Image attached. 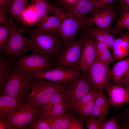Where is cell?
Instances as JSON below:
<instances>
[{
  "instance_id": "obj_1",
  "label": "cell",
  "mask_w": 129,
  "mask_h": 129,
  "mask_svg": "<svg viewBox=\"0 0 129 129\" xmlns=\"http://www.w3.org/2000/svg\"><path fill=\"white\" fill-rule=\"evenodd\" d=\"M32 42L31 50L38 52L54 60L64 44L58 34L52 32H43L34 29L29 30Z\"/></svg>"
},
{
  "instance_id": "obj_2",
  "label": "cell",
  "mask_w": 129,
  "mask_h": 129,
  "mask_svg": "<svg viewBox=\"0 0 129 129\" xmlns=\"http://www.w3.org/2000/svg\"><path fill=\"white\" fill-rule=\"evenodd\" d=\"M67 86V85L59 84L49 80L35 78L32 80V92L27 95L23 102L40 109L49 102L54 94L64 91Z\"/></svg>"
},
{
  "instance_id": "obj_3",
  "label": "cell",
  "mask_w": 129,
  "mask_h": 129,
  "mask_svg": "<svg viewBox=\"0 0 129 129\" xmlns=\"http://www.w3.org/2000/svg\"><path fill=\"white\" fill-rule=\"evenodd\" d=\"M50 11L58 17L60 23L58 33L64 43L73 42L85 25L72 13L54 4L50 3Z\"/></svg>"
},
{
  "instance_id": "obj_4",
  "label": "cell",
  "mask_w": 129,
  "mask_h": 129,
  "mask_svg": "<svg viewBox=\"0 0 129 129\" xmlns=\"http://www.w3.org/2000/svg\"><path fill=\"white\" fill-rule=\"evenodd\" d=\"M32 79L14 65L0 95H6L22 102L31 88Z\"/></svg>"
},
{
  "instance_id": "obj_5",
  "label": "cell",
  "mask_w": 129,
  "mask_h": 129,
  "mask_svg": "<svg viewBox=\"0 0 129 129\" xmlns=\"http://www.w3.org/2000/svg\"><path fill=\"white\" fill-rule=\"evenodd\" d=\"M85 33L84 30L77 39L64 43L59 54L54 60L56 66L60 65L78 70L81 69L82 51Z\"/></svg>"
},
{
  "instance_id": "obj_6",
  "label": "cell",
  "mask_w": 129,
  "mask_h": 129,
  "mask_svg": "<svg viewBox=\"0 0 129 129\" xmlns=\"http://www.w3.org/2000/svg\"><path fill=\"white\" fill-rule=\"evenodd\" d=\"M14 65L21 71L27 74H36L54 68V60L37 52L19 57Z\"/></svg>"
},
{
  "instance_id": "obj_7",
  "label": "cell",
  "mask_w": 129,
  "mask_h": 129,
  "mask_svg": "<svg viewBox=\"0 0 129 129\" xmlns=\"http://www.w3.org/2000/svg\"><path fill=\"white\" fill-rule=\"evenodd\" d=\"M94 88L88 79L87 71L82 72L78 78L67 85L64 92L69 112H75L76 104Z\"/></svg>"
},
{
  "instance_id": "obj_8",
  "label": "cell",
  "mask_w": 129,
  "mask_h": 129,
  "mask_svg": "<svg viewBox=\"0 0 129 129\" xmlns=\"http://www.w3.org/2000/svg\"><path fill=\"white\" fill-rule=\"evenodd\" d=\"M11 26L9 37L4 49L0 51L1 54H6L12 59L22 56L27 50H31V39L23 36L15 27L12 16L9 19Z\"/></svg>"
},
{
  "instance_id": "obj_9",
  "label": "cell",
  "mask_w": 129,
  "mask_h": 129,
  "mask_svg": "<svg viewBox=\"0 0 129 129\" xmlns=\"http://www.w3.org/2000/svg\"><path fill=\"white\" fill-rule=\"evenodd\" d=\"M41 113L40 109L23 102L15 113L6 115L4 119L12 125L13 129H26L32 126Z\"/></svg>"
},
{
  "instance_id": "obj_10",
  "label": "cell",
  "mask_w": 129,
  "mask_h": 129,
  "mask_svg": "<svg viewBox=\"0 0 129 129\" xmlns=\"http://www.w3.org/2000/svg\"><path fill=\"white\" fill-rule=\"evenodd\" d=\"M79 70L56 65L53 69L36 74H27L30 78L46 79L59 84L68 85L81 75Z\"/></svg>"
},
{
  "instance_id": "obj_11",
  "label": "cell",
  "mask_w": 129,
  "mask_h": 129,
  "mask_svg": "<svg viewBox=\"0 0 129 129\" xmlns=\"http://www.w3.org/2000/svg\"><path fill=\"white\" fill-rule=\"evenodd\" d=\"M87 72L88 79L95 88L103 90L111 83V70L109 64L96 59Z\"/></svg>"
},
{
  "instance_id": "obj_12",
  "label": "cell",
  "mask_w": 129,
  "mask_h": 129,
  "mask_svg": "<svg viewBox=\"0 0 129 129\" xmlns=\"http://www.w3.org/2000/svg\"><path fill=\"white\" fill-rule=\"evenodd\" d=\"M67 11L72 13L81 23H85L88 21L89 16L87 14L94 13L96 7L94 0H77L75 2L68 4Z\"/></svg>"
},
{
  "instance_id": "obj_13",
  "label": "cell",
  "mask_w": 129,
  "mask_h": 129,
  "mask_svg": "<svg viewBox=\"0 0 129 129\" xmlns=\"http://www.w3.org/2000/svg\"><path fill=\"white\" fill-rule=\"evenodd\" d=\"M105 88L110 105L114 110L120 106L129 103V90L123 85L111 83Z\"/></svg>"
},
{
  "instance_id": "obj_14",
  "label": "cell",
  "mask_w": 129,
  "mask_h": 129,
  "mask_svg": "<svg viewBox=\"0 0 129 129\" xmlns=\"http://www.w3.org/2000/svg\"><path fill=\"white\" fill-rule=\"evenodd\" d=\"M95 40L86 31L81 62V69L82 72L87 71L96 59Z\"/></svg>"
},
{
  "instance_id": "obj_15",
  "label": "cell",
  "mask_w": 129,
  "mask_h": 129,
  "mask_svg": "<svg viewBox=\"0 0 129 129\" xmlns=\"http://www.w3.org/2000/svg\"><path fill=\"white\" fill-rule=\"evenodd\" d=\"M116 8L112 5L98 10L91 17L93 24L98 28L111 30L112 22L116 15Z\"/></svg>"
},
{
  "instance_id": "obj_16",
  "label": "cell",
  "mask_w": 129,
  "mask_h": 129,
  "mask_svg": "<svg viewBox=\"0 0 129 129\" xmlns=\"http://www.w3.org/2000/svg\"><path fill=\"white\" fill-rule=\"evenodd\" d=\"M73 117L69 114L53 115L41 113L38 117L47 123L51 129H68L70 121Z\"/></svg>"
},
{
  "instance_id": "obj_17",
  "label": "cell",
  "mask_w": 129,
  "mask_h": 129,
  "mask_svg": "<svg viewBox=\"0 0 129 129\" xmlns=\"http://www.w3.org/2000/svg\"><path fill=\"white\" fill-rule=\"evenodd\" d=\"M111 48L115 60L118 61L127 56L129 54V32L116 38Z\"/></svg>"
},
{
  "instance_id": "obj_18",
  "label": "cell",
  "mask_w": 129,
  "mask_h": 129,
  "mask_svg": "<svg viewBox=\"0 0 129 129\" xmlns=\"http://www.w3.org/2000/svg\"><path fill=\"white\" fill-rule=\"evenodd\" d=\"M22 102L13 97L6 95L0 96V119H4L6 116L15 113Z\"/></svg>"
},
{
  "instance_id": "obj_19",
  "label": "cell",
  "mask_w": 129,
  "mask_h": 129,
  "mask_svg": "<svg viewBox=\"0 0 129 129\" xmlns=\"http://www.w3.org/2000/svg\"><path fill=\"white\" fill-rule=\"evenodd\" d=\"M111 70L113 83L121 84L129 71V56L118 61L113 65Z\"/></svg>"
},
{
  "instance_id": "obj_20",
  "label": "cell",
  "mask_w": 129,
  "mask_h": 129,
  "mask_svg": "<svg viewBox=\"0 0 129 129\" xmlns=\"http://www.w3.org/2000/svg\"><path fill=\"white\" fill-rule=\"evenodd\" d=\"M84 30L97 41L107 44L110 48L116 38L111 30L98 28L87 27Z\"/></svg>"
},
{
  "instance_id": "obj_21",
  "label": "cell",
  "mask_w": 129,
  "mask_h": 129,
  "mask_svg": "<svg viewBox=\"0 0 129 129\" xmlns=\"http://www.w3.org/2000/svg\"><path fill=\"white\" fill-rule=\"evenodd\" d=\"M60 25V21L55 15L48 16L38 22L36 28L37 31L45 32H52L58 34Z\"/></svg>"
},
{
  "instance_id": "obj_22",
  "label": "cell",
  "mask_w": 129,
  "mask_h": 129,
  "mask_svg": "<svg viewBox=\"0 0 129 129\" xmlns=\"http://www.w3.org/2000/svg\"><path fill=\"white\" fill-rule=\"evenodd\" d=\"M12 59L0 55V94L8 80L13 67Z\"/></svg>"
},
{
  "instance_id": "obj_23",
  "label": "cell",
  "mask_w": 129,
  "mask_h": 129,
  "mask_svg": "<svg viewBox=\"0 0 129 129\" xmlns=\"http://www.w3.org/2000/svg\"><path fill=\"white\" fill-rule=\"evenodd\" d=\"M121 11L118 21L115 25L111 29L114 35L118 34L122 35V30L129 25V8L121 6Z\"/></svg>"
},
{
  "instance_id": "obj_24",
  "label": "cell",
  "mask_w": 129,
  "mask_h": 129,
  "mask_svg": "<svg viewBox=\"0 0 129 129\" xmlns=\"http://www.w3.org/2000/svg\"><path fill=\"white\" fill-rule=\"evenodd\" d=\"M29 0H15L8 11L11 16L15 17L18 21L25 23L23 18V13Z\"/></svg>"
},
{
  "instance_id": "obj_25",
  "label": "cell",
  "mask_w": 129,
  "mask_h": 129,
  "mask_svg": "<svg viewBox=\"0 0 129 129\" xmlns=\"http://www.w3.org/2000/svg\"><path fill=\"white\" fill-rule=\"evenodd\" d=\"M31 5L38 16V21L46 18L48 16L50 11L51 7L48 0H31Z\"/></svg>"
},
{
  "instance_id": "obj_26",
  "label": "cell",
  "mask_w": 129,
  "mask_h": 129,
  "mask_svg": "<svg viewBox=\"0 0 129 129\" xmlns=\"http://www.w3.org/2000/svg\"><path fill=\"white\" fill-rule=\"evenodd\" d=\"M64 91L54 94L49 102L41 108V113L51 111L58 105L65 101L67 102L64 96Z\"/></svg>"
},
{
  "instance_id": "obj_27",
  "label": "cell",
  "mask_w": 129,
  "mask_h": 129,
  "mask_svg": "<svg viewBox=\"0 0 129 129\" xmlns=\"http://www.w3.org/2000/svg\"><path fill=\"white\" fill-rule=\"evenodd\" d=\"M9 20L0 24V51L3 50L4 49L10 35L11 26Z\"/></svg>"
},
{
  "instance_id": "obj_28",
  "label": "cell",
  "mask_w": 129,
  "mask_h": 129,
  "mask_svg": "<svg viewBox=\"0 0 129 129\" xmlns=\"http://www.w3.org/2000/svg\"><path fill=\"white\" fill-rule=\"evenodd\" d=\"M98 90L94 88L83 97L76 105L75 107V112L79 113L83 107L94 99L98 93Z\"/></svg>"
},
{
  "instance_id": "obj_29",
  "label": "cell",
  "mask_w": 129,
  "mask_h": 129,
  "mask_svg": "<svg viewBox=\"0 0 129 129\" xmlns=\"http://www.w3.org/2000/svg\"><path fill=\"white\" fill-rule=\"evenodd\" d=\"M95 105L98 107L108 112L110 104L108 99L102 92V90L99 89L95 99Z\"/></svg>"
},
{
  "instance_id": "obj_30",
  "label": "cell",
  "mask_w": 129,
  "mask_h": 129,
  "mask_svg": "<svg viewBox=\"0 0 129 129\" xmlns=\"http://www.w3.org/2000/svg\"><path fill=\"white\" fill-rule=\"evenodd\" d=\"M95 46L96 51L105 56L111 63L114 62L115 60L110 51V48L107 44L95 40Z\"/></svg>"
},
{
  "instance_id": "obj_31",
  "label": "cell",
  "mask_w": 129,
  "mask_h": 129,
  "mask_svg": "<svg viewBox=\"0 0 129 129\" xmlns=\"http://www.w3.org/2000/svg\"><path fill=\"white\" fill-rule=\"evenodd\" d=\"M22 16L24 23H32L38 20V15L32 5L25 8Z\"/></svg>"
},
{
  "instance_id": "obj_32",
  "label": "cell",
  "mask_w": 129,
  "mask_h": 129,
  "mask_svg": "<svg viewBox=\"0 0 129 129\" xmlns=\"http://www.w3.org/2000/svg\"><path fill=\"white\" fill-rule=\"evenodd\" d=\"M115 113L107 120L103 122L100 129H123L118 123Z\"/></svg>"
},
{
  "instance_id": "obj_33",
  "label": "cell",
  "mask_w": 129,
  "mask_h": 129,
  "mask_svg": "<svg viewBox=\"0 0 129 129\" xmlns=\"http://www.w3.org/2000/svg\"><path fill=\"white\" fill-rule=\"evenodd\" d=\"M86 118L83 122L87 129H100L103 123L100 119L90 116Z\"/></svg>"
},
{
  "instance_id": "obj_34",
  "label": "cell",
  "mask_w": 129,
  "mask_h": 129,
  "mask_svg": "<svg viewBox=\"0 0 129 129\" xmlns=\"http://www.w3.org/2000/svg\"><path fill=\"white\" fill-rule=\"evenodd\" d=\"M68 110L67 102L65 101L56 106L51 111L44 113L53 115H63L68 114Z\"/></svg>"
},
{
  "instance_id": "obj_35",
  "label": "cell",
  "mask_w": 129,
  "mask_h": 129,
  "mask_svg": "<svg viewBox=\"0 0 129 129\" xmlns=\"http://www.w3.org/2000/svg\"><path fill=\"white\" fill-rule=\"evenodd\" d=\"M108 112L94 105L90 116L100 119L103 122L106 121Z\"/></svg>"
},
{
  "instance_id": "obj_36",
  "label": "cell",
  "mask_w": 129,
  "mask_h": 129,
  "mask_svg": "<svg viewBox=\"0 0 129 129\" xmlns=\"http://www.w3.org/2000/svg\"><path fill=\"white\" fill-rule=\"evenodd\" d=\"M95 99L85 105L79 112L83 120L90 116L95 105Z\"/></svg>"
},
{
  "instance_id": "obj_37",
  "label": "cell",
  "mask_w": 129,
  "mask_h": 129,
  "mask_svg": "<svg viewBox=\"0 0 129 129\" xmlns=\"http://www.w3.org/2000/svg\"><path fill=\"white\" fill-rule=\"evenodd\" d=\"M31 128L34 129H51L49 124L38 117L34 121Z\"/></svg>"
},
{
  "instance_id": "obj_38",
  "label": "cell",
  "mask_w": 129,
  "mask_h": 129,
  "mask_svg": "<svg viewBox=\"0 0 129 129\" xmlns=\"http://www.w3.org/2000/svg\"><path fill=\"white\" fill-rule=\"evenodd\" d=\"M84 125L83 121L78 117H73L70 121L68 129H83Z\"/></svg>"
},
{
  "instance_id": "obj_39",
  "label": "cell",
  "mask_w": 129,
  "mask_h": 129,
  "mask_svg": "<svg viewBox=\"0 0 129 129\" xmlns=\"http://www.w3.org/2000/svg\"><path fill=\"white\" fill-rule=\"evenodd\" d=\"M116 0H94L96 7L95 12L112 5Z\"/></svg>"
},
{
  "instance_id": "obj_40",
  "label": "cell",
  "mask_w": 129,
  "mask_h": 129,
  "mask_svg": "<svg viewBox=\"0 0 129 129\" xmlns=\"http://www.w3.org/2000/svg\"><path fill=\"white\" fill-rule=\"evenodd\" d=\"M15 0H0V8L5 9L6 11L10 8Z\"/></svg>"
},
{
  "instance_id": "obj_41",
  "label": "cell",
  "mask_w": 129,
  "mask_h": 129,
  "mask_svg": "<svg viewBox=\"0 0 129 129\" xmlns=\"http://www.w3.org/2000/svg\"><path fill=\"white\" fill-rule=\"evenodd\" d=\"M0 129H13L12 125L5 119H0Z\"/></svg>"
},
{
  "instance_id": "obj_42",
  "label": "cell",
  "mask_w": 129,
  "mask_h": 129,
  "mask_svg": "<svg viewBox=\"0 0 129 129\" xmlns=\"http://www.w3.org/2000/svg\"><path fill=\"white\" fill-rule=\"evenodd\" d=\"M6 11L4 9L0 8V24L9 19L5 14Z\"/></svg>"
},
{
  "instance_id": "obj_43",
  "label": "cell",
  "mask_w": 129,
  "mask_h": 129,
  "mask_svg": "<svg viewBox=\"0 0 129 129\" xmlns=\"http://www.w3.org/2000/svg\"><path fill=\"white\" fill-rule=\"evenodd\" d=\"M116 117H120L125 119L129 124V113H117L116 114Z\"/></svg>"
},
{
  "instance_id": "obj_44",
  "label": "cell",
  "mask_w": 129,
  "mask_h": 129,
  "mask_svg": "<svg viewBox=\"0 0 129 129\" xmlns=\"http://www.w3.org/2000/svg\"><path fill=\"white\" fill-rule=\"evenodd\" d=\"M122 124L121 126L123 129H129V124L124 119L121 118Z\"/></svg>"
},
{
  "instance_id": "obj_45",
  "label": "cell",
  "mask_w": 129,
  "mask_h": 129,
  "mask_svg": "<svg viewBox=\"0 0 129 129\" xmlns=\"http://www.w3.org/2000/svg\"><path fill=\"white\" fill-rule=\"evenodd\" d=\"M118 3L121 6H124L129 8V0H118Z\"/></svg>"
},
{
  "instance_id": "obj_46",
  "label": "cell",
  "mask_w": 129,
  "mask_h": 129,
  "mask_svg": "<svg viewBox=\"0 0 129 129\" xmlns=\"http://www.w3.org/2000/svg\"><path fill=\"white\" fill-rule=\"evenodd\" d=\"M129 79V71L127 74L125 76V77H124V79L123 80L122 82L120 84L121 85H123L124 84V83L128 80Z\"/></svg>"
},
{
  "instance_id": "obj_47",
  "label": "cell",
  "mask_w": 129,
  "mask_h": 129,
  "mask_svg": "<svg viewBox=\"0 0 129 129\" xmlns=\"http://www.w3.org/2000/svg\"><path fill=\"white\" fill-rule=\"evenodd\" d=\"M65 3H71L76 1L77 0H60Z\"/></svg>"
},
{
  "instance_id": "obj_48",
  "label": "cell",
  "mask_w": 129,
  "mask_h": 129,
  "mask_svg": "<svg viewBox=\"0 0 129 129\" xmlns=\"http://www.w3.org/2000/svg\"><path fill=\"white\" fill-rule=\"evenodd\" d=\"M126 83L128 84H127V87L129 89V79L127 81L124 83Z\"/></svg>"
},
{
  "instance_id": "obj_49",
  "label": "cell",
  "mask_w": 129,
  "mask_h": 129,
  "mask_svg": "<svg viewBox=\"0 0 129 129\" xmlns=\"http://www.w3.org/2000/svg\"><path fill=\"white\" fill-rule=\"evenodd\" d=\"M126 113H129V108H127L126 109Z\"/></svg>"
},
{
  "instance_id": "obj_50",
  "label": "cell",
  "mask_w": 129,
  "mask_h": 129,
  "mask_svg": "<svg viewBox=\"0 0 129 129\" xmlns=\"http://www.w3.org/2000/svg\"><path fill=\"white\" fill-rule=\"evenodd\" d=\"M125 28L126 29L128 30V31L129 32V25L126 27Z\"/></svg>"
}]
</instances>
